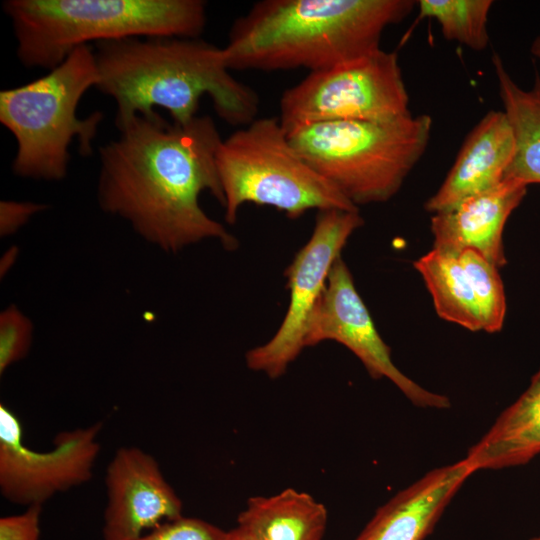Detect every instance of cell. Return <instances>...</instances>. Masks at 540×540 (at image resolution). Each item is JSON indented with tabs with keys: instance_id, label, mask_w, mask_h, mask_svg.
<instances>
[{
	"instance_id": "9a60e30c",
	"label": "cell",
	"mask_w": 540,
	"mask_h": 540,
	"mask_svg": "<svg viewBox=\"0 0 540 540\" xmlns=\"http://www.w3.org/2000/svg\"><path fill=\"white\" fill-rule=\"evenodd\" d=\"M474 472L465 458L427 472L380 506L355 540H424Z\"/></svg>"
},
{
	"instance_id": "484cf974",
	"label": "cell",
	"mask_w": 540,
	"mask_h": 540,
	"mask_svg": "<svg viewBox=\"0 0 540 540\" xmlns=\"http://www.w3.org/2000/svg\"><path fill=\"white\" fill-rule=\"evenodd\" d=\"M17 255V252L14 248H11L9 251H7L4 255V258L1 262V275L6 273V271L9 269V267L12 265V263L15 260V256Z\"/></svg>"
},
{
	"instance_id": "7a4b0ae2",
	"label": "cell",
	"mask_w": 540,
	"mask_h": 540,
	"mask_svg": "<svg viewBox=\"0 0 540 540\" xmlns=\"http://www.w3.org/2000/svg\"><path fill=\"white\" fill-rule=\"evenodd\" d=\"M94 53L96 88L114 100L117 128L156 107L167 110L173 123L187 124L204 95L231 126L257 118L259 97L231 75L223 47L199 38H128L97 43Z\"/></svg>"
},
{
	"instance_id": "4316f807",
	"label": "cell",
	"mask_w": 540,
	"mask_h": 540,
	"mask_svg": "<svg viewBox=\"0 0 540 540\" xmlns=\"http://www.w3.org/2000/svg\"><path fill=\"white\" fill-rule=\"evenodd\" d=\"M530 52L540 62V35L533 40Z\"/></svg>"
},
{
	"instance_id": "7c38bea8",
	"label": "cell",
	"mask_w": 540,
	"mask_h": 540,
	"mask_svg": "<svg viewBox=\"0 0 540 540\" xmlns=\"http://www.w3.org/2000/svg\"><path fill=\"white\" fill-rule=\"evenodd\" d=\"M438 316L470 331L499 332L506 296L499 268L472 249L433 248L414 262Z\"/></svg>"
},
{
	"instance_id": "2e32d148",
	"label": "cell",
	"mask_w": 540,
	"mask_h": 540,
	"mask_svg": "<svg viewBox=\"0 0 540 540\" xmlns=\"http://www.w3.org/2000/svg\"><path fill=\"white\" fill-rule=\"evenodd\" d=\"M515 137L506 114L489 111L466 137L438 190L425 202L436 213L499 185L515 154Z\"/></svg>"
},
{
	"instance_id": "e0dca14e",
	"label": "cell",
	"mask_w": 540,
	"mask_h": 540,
	"mask_svg": "<svg viewBox=\"0 0 540 540\" xmlns=\"http://www.w3.org/2000/svg\"><path fill=\"white\" fill-rule=\"evenodd\" d=\"M540 454V367L526 390L469 448L465 459L478 470H499L529 463Z\"/></svg>"
},
{
	"instance_id": "8fae6325",
	"label": "cell",
	"mask_w": 540,
	"mask_h": 540,
	"mask_svg": "<svg viewBox=\"0 0 540 540\" xmlns=\"http://www.w3.org/2000/svg\"><path fill=\"white\" fill-rule=\"evenodd\" d=\"M336 341L363 363L371 377L387 378L416 407L447 409V396L429 391L402 373L391 358L368 308L355 288L352 274L339 257L328 276L326 287L314 308L305 332V348Z\"/></svg>"
},
{
	"instance_id": "6da1fadb",
	"label": "cell",
	"mask_w": 540,
	"mask_h": 540,
	"mask_svg": "<svg viewBox=\"0 0 540 540\" xmlns=\"http://www.w3.org/2000/svg\"><path fill=\"white\" fill-rule=\"evenodd\" d=\"M118 129L119 136L99 148L100 208L166 253L204 240L236 248L237 239L199 202L208 191L224 206L216 165L222 138L214 120L197 115L180 125L154 112Z\"/></svg>"
},
{
	"instance_id": "ac0fdd59",
	"label": "cell",
	"mask_w": 540,
	"mask_h": 540,
	"mask_svg": "<svg viewBox=\"0 0 540 540\" xmlns=\"http://www.w3.org/2000/svg\"><path fill=\"white\" fill-rule=\"evenodd\" d=\"M325 506L292 488L271 496L251 497L237 526L254 540H322L327 527Z\"/></svg>"
},
{
	"instance_id": "cb8c5ba5",
	"label": "cell",
	"mask_w": 540,
	"mask_h": 540,
	"mask_svg": "<svg viewBox=\"0 0 540 540\" xmlns=\"http://www.w3.org/2000/svg\"><path fill=\"white\" fill-rule=\"evenodd\" d=\"M42 203L4 200L0 202V235L7 237L17 232L30 218L45 210Z\"/></svg>"
},
{
	"instance_id": "8992f818",
	"label": "cell",
	"mask_w": 540,
	"mask_h": 540,
	"mask_svg": "<svg viewBox=\"0 0 540 540\" xmlns=\"http://www.w3.org/2000/svg\"><path fill=\"white\" fill-rule=\"evenodd\" d=\"M432 118L409 115L389 121H332L288 134L305 161L352 204L391 199L423 156Z\"/></svg>"
},
{
	"instance_id": "5bb4252c",
	"label": "cell",
	"mask_w": 540,
	"mask_h": 540,
	"mask_svg": "<svg viewBox=\"0 0 540 540\" xmlns=\"http://www.w3.org/2000/svg\"><path fill=\"white\" fill-rule=\"evenodd\" d=\"M527 187L505 179L492 189L433 213L430 225L433 248L450 252L472 249L497 268L503 267L507 263L504 228L524 199Z\"/></svg>"
},
{
	"instance_id": "9c48e42d",
	"label": "cell",
	"mask_w": 540,
	"mask_h": 540,
	"mask_svg": "<svg viewBox=\"0 0 540 540\" xmlns=\"http://www.w3.org/2000/svg\"><path fill=\"white\" fill-rule=\"evenodd\" d=\"M363 223L359 210L318 212L310 239L284 272L289 305L283 321L269 341L246 353L250 369L277 378L305 348L306 327L330 271L350 236Z\"/></svg>"
},
{
	"instance_id": "ba28073f",
	"label": "cell",
	"mask_w": 540,
	"mask_h": 540,
	"mask_svg": "<svg viewBox=\"0 0 540 540\" xmlns=\"http://www.w3.org/2000/svg\"><path fill=\"white\" fill-rule=\"evenodd\" d=\"M411 115L398 55L378 49L309 74L280 99L287 134L315 123L389 121Z\"/></svg>"
},
{
	"instance_id": "277c9868",
	"label": "cell",
	"mask_w": 540,
	"mask_h": 540,
	"mask_svg": "<svg viewBox=\"0 0 540 540\" xmlns=\"http://www.w3.org/2000/svg\"><path fill=\"white\" fill-rule=\"evenodd\" d=\"M202 0H7L16 54L27 68L51 70L90 42L128 38H199Z\"/></svg>"
},
{
	"instance_id": "4fadbf2b",
	"label": "cell",
	"mask_w": 540,
	"mask_h": 540,
	"mask_svg": "<svg viewBox=\"0 0 540 540\" xmlns=\"http://www.w3.org/2000/svg\"><path fill=\"white\" fill-rule=\"evenodd\" d=\"M105 487L104 540H138L183 516L182 501L157 460L138 447L116 451L106 469Z\"/></svg>"
},
{
	"instance_id": "30bf717a",
	"label": "cell",
	"mask_w": 540,
	"mask_h": 540,
	"mask_svg": "<svg viewBox=\"0 0 540 540\" xmlns=\"http://www.w3.org/2000/svg\"><path fill=\"white\" fill-rule=\"evenodd\" d=\"M102 423L59 432L54 447L37 451L23 441L22 424L13 410L0 404V491L11 503L43 505L54 495L92 478L101 449Z\"/></svg>"
},
{
	"instance_id": "d4e9b609",
	"label": "cell",
	"mask_w": 540,
	"mask_h": 540,
	"mask_svg": "<svg viewBox=\"0 0 540 540\" xmlns=\"http://www.w3.org/2000/svg\"><path fill=\"white\" fill-rule=\"evenodd\" d=\"M226 540H254L241 528L236 526L235 528L227 531Z\"/></svg>"
},
{
	"instance_id": "3957f363",
	"label": "cell",
	"mask_w": 540,
	"mask_h": 540,
	"mask_svg": "<svg viewBox=\"0 0 540 540\" xmlns=\"http://www.w3.org/2000/svg\"><path fill=\"white\" fill-rule=\"evenodd\" d=\"M413 0H262L237 18L223 47L230 70L319 71L380 49Z\"/></svg>"
},
{
	"instance_id": "603a6c76",
	"label": "cell",
	"mask_w": 540,
	"mask_h": 540,
	"mask_svg": "<svg viewBox=\"0 0 540 540\" xmlns=\"http://www.w3.org/2000/svg\"><path fill=\"white\" fill-rule=\"evenodd\" d=\"M42 505H31L18 515L0 518V540H39Z\"/></svg>"
},
{
	"instance_id": "52a82bcc",
	"label": "cell",
	"mask_w": 540,
	"mask_h": 540,
	"mask_svg": "<svg viewBox=\"0 0 540 540\" xmlns=\"http://www.w3.org/2000/svg\"><path fill=\"white\" fill-rule=\"evenodd\" d=\"M216 165L229 224L246 203L274 207L291 219L312 209L359 210L297 152L277 117L256 118L222 139Z\"/></svg>"
},
{
	"instance_id": "d6986e66",
	"label": "cell",
	"mask_w": 540,
	"mask_h": 540,
	"mask_svg": "<svg viewBox=\"0 0 540 540\" xmlns=\"http://www.w3.org/2000/svg\"><path fill=\"white\" fill-rule=\"evenodd\" d=\"M499 95L515 137V154L504 180L540 183V75L525 90L510 76L498 54L492 57Z\"/></svg>"
},
{
	"instance_id": "83f0119b",
	"label": "cell",
	"mask_w": 540,
	"mask_h": 540,
	"mask_svg": "<svg viewBox=\"0 0 540 540\" xmlns=\"http://www.w3.org/2000/svg\"><path fill=\"white\" fill-rule=\"evenodd\" d=\"M530 540H540V535H539V536H535V537L531 538Z\"/></svg>"
},
{
	"instance_id": "7402d4cb",
	"label": "cell",
	"mask_w": 540,
	"mask_h": 540,
	"mask_svg": "<svg viewBox=\"0 0 540 540\" xmlns=\"http://www.w3.org/2000/svg\"><path fill=\"white\" fill-rule=\"evenodd\" d=\"M227 531L198 519L181 516L165 522L138 540H226Z\"/></svg>"
},
{
	"instance_id": "44dd1931",
	"label": "cell",
	"mask_w": 540,
	"mask_h": 540,
	"mask_svg": "<svg viewBox=\"0 0 540 540\" xmlns=\"http://www.w3.org/2000/svg\"><path fill=\"white\" fill-rule=\"evenodd\" d=\"M33 338L31 320L14 304L0 313V374L24 359Z\"/></svg>"
},
{
	"instance_id": "ffe728a7",
	"label": "cell",
	"mask_w": 540,
	"mask_h": 540,
	"mask_svg": "<svg viewBox=\"0 0 540 540\" xmlns=\"http://www.w3.org/2000/svg\"><path fill=\"white\" fill-rule=\"evenodd\" d=\"M492 0H419L422 18L435 19L444 38L456 41L474 51L489 44L488 17Z\"/></svg>"
},
{
	"instance_id": "5b68a950",
	"label": "cell",
	"mask_w": 540,
	"mask_h": 540,
	"mask_svg": "<svg viewBox=\"0 0 540 540\" xmlns=\"http://www.w3.org/2000/svg\"><path fill=\"white\" fill-rule=\"evenodd\" d=\"M98 80L94 50L84 45L47 74L0 92V122L17 144L12 161L15 175L60 181L67 175L74 140L82 156L92 153L103 113L79 118L77 109Z\"/></svg>"
}]
</instances>
